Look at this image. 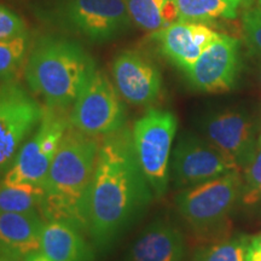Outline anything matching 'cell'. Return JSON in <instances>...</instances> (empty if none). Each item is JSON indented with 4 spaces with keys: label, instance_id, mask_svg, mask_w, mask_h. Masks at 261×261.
Segmentation results:
<instances>
[{
    "label": "cell",
    "instance_id": "obj_1",
    "mask_svg": "<svg viewBox=\"0 0 261 261\" xmlns=\"http://www.w3.org/2000/svg\"><path fill=\"white\" fill-rule=\"evenodd\" d=\"M152 197L136 158L132 129L103 137L86 203L85 233L94 246H112L142 217Z\"/></svg>",
    "mask_w": 261,
    "mask_h": 261
},
{
    "label": "cell",
    "instance_id": "obj_2",
    "mask_svg": "<svg viewBox=\"0 0 261 261\" xmlns=\"http://www.w3.org/2000/svg\"><path fill=\"white\" fill-rule=\"evenodd\" d=\"M99 145L97 137L81 133L69 123L42 184L40 213L45 220L68 221L85 232L87 196Z\"/></svg>",
    "mask_w": 261,
    "mask_h": 261
},
{
    "label": "cell",
    "instance_id": "obj_3",
    "mask_svg": "<svg viewBox=\"0 0 261 261\" xmlns=\"http://www.w3.org/2000/svg\"><path fill=\"white\" fill-rule=\"evenodd\" d=\"M94 69L93 58L76 41L46 35L31 47L24 76L45 106L68 110Z\"/></svg>",
    "mask_w": 261,
    "mask_h": 261
},
{
    "label": "cell",
    "instance_id": "obj_4",
    "mask_svg": "<svg viewBox=\"0 0 261 261\" xmlns=\"http://www.w3.org/2000/svg\"><path fill=\"white\" fill-rule=\"evenodd\" d=\"M69 127V112L45 106L34 132L3 175L2 182L42 189L45 178L63 137Z\"/></svg>",
    "mask_w": 261,
    "mask_h": 261
},
{
    "label": "cell",
    "instance_id": "obj_5",
    "mask_svg": "<svg viewBox=\"0 0 261 261\" xmlns=\"http://www.w3.org/2000/svg\"><path fill=\"white\" fill-rule=\"evenodd\" d=\"M178 128L171 110L150 109L132 128L136 158L155 197L166 194L169 181V160Z\"/></svg>",
    "mask_w": 261,
    "mask_h": 261
},
{
    "label": "cell",
    "instance_id": "obj_6",
    "mask_svg": "<svg viewBox=\"0 0 261 261\" xmlns=\"http://www.w3.org/2000/svg\"><path fill=\"white\" fill-rule=\"evenodd\" d=\"M240 172L227 173L179 192L177 210L196 233L204 236L214 232L233 210L242 194Z\"/></svg>",
    "mask_w": 261,
    "mask_h": 261
},
{
    "label": "cell",
    "instance_id": "obj_7",
    "mask_svg": "<svg viewBox=\"0 0 261 261\" xmlns=\"http://www.w3.org/2000/svg\"><path fill=\"white\" fill-rule=\"evenodd\" d=\"M126 110L115 85L96 68L69 112L73 128L92 137H106L126 127Z\"/></svg>",
    "mask_w": 261,
    "mask_h": 261
},
{
    "label": "cell",
    "instance_id": "obj_8",
    "mask_svg": "<svg viewBox=\"0 0 261 261\" xmlns=\"http://www.w3.org/2000/svg\"><path fill=\"white\" fill-rule=\"evenodd\" d=\"M44 107L14 80L0 84V175L40 122Z\"/></svg>",
    "mask_w": 261,
    "mask_h": 261
},
{
    "label": "cell",
    "instance_id": "obj_9",
    "mask_svg": "<svg viewBox=\"0 0 261 261\" xmlns=\"http://www.w3.org/2000/svg\"><path fill=\"white\" fill-rule=\"evenodd\" d=\"M58 18L75 34L97 44L122 35L132 22L123 0H62Z\"/></svg>",
    "mask_w": 261,
    "mask_h": 261
},
{
    "label": "cell",
    "instance_id": "obj_10",
    "mask_svg": "<svg viewBox=\"0 0 261 261\" xmlns=\"http://www.w3.org/2000/svg\"><path fill=\"white\" fill-rule=\"evenodd\" d=\"M234 171L240 169L205 138L192 133L179 137L171 163L172 179L177 188L195 187Z\"/></svg>",
    "mask_w": 261,
    "mask_h": 261
},
{
    "label": "cell",
    "instance_id": "obj_11",
    "mask_svg": "<svg viewBox=\"0 0 261 261\" xmlns=\"http://www.w3.org/2000/svg\"><path fill=\"white\" fill-rule=\"evenodd\" d=\"M240 69V41L220 34L185 71L192 87L201 92L220 93L231 90Z\"/></svg>",
    "mask_w": 261,
    "mask_h": 261
},
{
    "label": "cell",
    "instance_id": "obj_12",
    "mask_svg": "<svg viewBox=\"0 0 261 261\" xmlns=\"http://www.w3.org/2000/svg\"><path fill=\"white\" fill-rule=\"evenodd\" d=\"M204 138L226 158L243 169L257 146L252 117L243 112L225 110L210 114L202 120Z\"/></svg>",
    "mask_w": 261,
    "mask_h": 261
},
{
    "label": "cell",
    "instance_id": "obj_13",
    "mask_svg": "<svg viewBox=\"0 0 261 261\" xmlns=\"http://www.w3.org/2000/svg\"><path fill=\"white\" fill-rule=\"evenodd\" d=\"M112 74L117 92L132 106H151L161 96L162 75L158 65L139 51L120 52L113 61Z\"/></svg>",
    "mask_w": 261,
    "mask_h": 261
},
{
    "label": "cell",
    "instance_id": "obj_14",
    "mask_svg": "<svg viewBox=\"0 0 261 261\" xmlns=\"http://www.w3.org/2000/svg\"><path fill=\"white\" fill-rule=\"evenodd\" d=\"M220 35L204 23L177 21L161 31L151 33L150 39L169 62L187 71L202 52Z\"/></svg>",
    "mask_w": 261,
    "mask_h": 261
},
{
    "label": "cell",
    "instance_id": "obj_15",
    "mask_svg": "<svg viewBox=\"0 0 261 261\" xmlns=\"http://www.w3.org/2000/svg\"><path fill=\"white\" fill-rule=\"evenodd\" d=\"M185 250L180 230L169 221L156 219L136 238L125 261H184Z\"/></svg>",
    "mask_w": 261,
    "mask_h": 261
},
{
    "label": "cell",
    "instance_id": "obj_16",
    "mask_svg": "<svg viewBox=\"0 0 261 261\" xmlns=\"http://www.w3.org/2000/svg\"><path fill=\"white\" fill-rule=\"evenodd\" d=\"M45 223L40 212L0 213V256L16 260L40 250Z\"/></svg>",
    "mask_w": 261,
    "mask_h": 261
},
{
    "label": "cell",
    "instance_id": "obj_17",
    "mask_svg": "<svg viewBox=\"0 0 261 261\" xmlns=\"http://www.w3.org/2000/svg\"><path fill=\"white\" fill-rule=\"evenodd\" d=\"M83 231L63 220H48L41 233L40 252L48 261H93L92 247Z\"/></svg>",
    "mask_w": 261,
    "mask_h": 261
},
{
    "label": "cell",
    "instance_id": "obj_18",
    "mask_svg": "<svg viewBox=\"0 0 261 261\" xmlns=\"http://www.w3.org/2000/svg\"><path fill=\"white\" fill-rule=\"evenodd\" d=\"M130 21L143 31L155 33L179 21L173 0H123Z\"/></svg>",
    "mask_w": 261,
    "mask_h": 261
},
{
    "label": "cell",
    "instance_id": "obj_19",
    "mask_svg": "<svg viewBox=\"0 0 261 261\" xmlns=\"http://www.w3.org/2000/svg\"><path fill=\"white\" fill-rule=\"evenodd\" d=\"M178 10L179 21L205 22L218 18H234L238 9L249 0H173Z\"/></svg>",
    "mask_w": 261,
    "mask_h": 261
},
{
    "label": "cell",
    "instance_id": "obj_20",
    "mask_svg": "<svg viewBox=\"0 0 261 261\" xmlns=\"http://www.w3.org/2000/svg\"><path fill=\"white\" fill-rule=\"evenodd\" d=\"M42 197L44 190L40 188L0 181V213L40 212Z\"/></svg>",
    "mask_w": 261,
    "mask_h": 261
},
{
    "label": "cell",
    "instance_id": "obj_21",
    "mask_svg": "<svg viewBox=\"0 0 261 261\" xmlns=\"http://www.w3.org/2000/svg\"><path fill=\"white\" fill-rule=\"evenodd\" d=\"M29 33L0 41V81H10L25 65L31 51Z\"/></svg>",
    "mask_w": 261,
    "mask_h": 261
},
{
    "label": "cell",
    "instance_id": "obj_22",
    "mask_svg": "<svg viewBox=\"0 0 261 261\" xmlns=\"http://www.w3.org/2000/svg\"><path fill=\"white\" fill-rule=\"evenodd\" d=\"M250 236L237 234L231 238L198 248L192 261H246Z\"/></svg>",
    "mask_w": 261,
    "mask_h": 261
},
{
    "label": "cell",
    "instance_id": "obj_23",
    "mask_svg": "<svg viewBox=\"0 0 261 261\" xmlns=\"http://www.w3.org/2000/svg\"><path fill=\"white\" fill-rule=\"evenodd\" d=\"M243 187L241 200L244 205L252 207L261 203V138L252 159L243 168Z\"/></svg>",
    "mask_w": 261,
    "mask_h": 261
},
{
    "label": "cell",
    "instance_id": "obj_24",
    "mask_svg": "<svg viewBox=\"0 0 261 261\" xmlns=\"http://www.w3.org/2000/svg\"><path fill=\"white\" fill-rule=\"evenodd\" d=\"M242 25L248 47L254 55L261 57V6L244 12Z\"/></svg>",
    "mask_w": 261,
    "mask_h": 261
},
{
    "label": "cell",
    "instance_id": "obj_25",
    "mask_svg": "<svg viewBox=\"0 0 261 261\" xmlns=\"http://www.w3.org/2000/svg\"><path fill=\"white\" fill-rule=\"evenodd\" d=\"M27 32V24L23 18L8 6L0 4V41L18 37Z\"/></svg>",
    "mask_w": 261,
    "mask_h": 261
},
{
    "label": "cell",
    "instance_id": "obj_26",
    "mask_svg": "<svg viewBox=\"0 0 261 261\" xmlns=\"http://www.w3.org/2000/svg\"><path fill=\"white\" fill-rule=\"evenodd\" d=\"M246 261H261V232L250 238Z\"/></svg>",
    "mask_w": 261,
    "mask_h": 261
},
{
    "label": "cell",
    "instance_id": "obj_27",
    "mask_svg": "<svg viewBox=\"0 0 261 261\" xmlns=\"http://www.w3.org/2000/svg\"><path fill=\"white\" fill-rule=\"evenodd\" d=\"M10 261H48V260L47 257L40 252V250H38V252L28 254V255H25L23 257H19V259L10 260Z\"/></svg>",
    "mask_w": 261,
    "mask_h": 261
},
{
    "label": "cell",
    "instance_id": "obj_28",
    "mask_svg": "<svg viewBox=\"0 0 261 261\" xmlns=\"http://www.w3.org/2000/svg\"><path fill=\"white\" fill-rule=\"evenodd\" d=\"M257 79H259L260 84H261V65L259 67V69H257Z\"/></svg>",
    "mask_w": 261,
    "mask_h": 261
},
{
    "label": "cell",
    "instance_id": "obj_29",
    "mask_svg": "<svg viewBox=\"0 0 261 261\" xmlns=\"http://www.w3.org/2000/svg\"><path fill=\"white\" fill-rule=\"evenodd\" d=\"M0 261H10V260L5 259V257H2V256H0Z\"/></svg>",
    "mask_w": 261,
    "mask_h": 261
},
{
    "label": "cell",
    "instance_id": "obj_30",
    "mask_svg": "<svg viewBox=\"0 0 261 261\" xmlns=\"http://www.w3.org/2000/svg\"><path fill=\"white\" fill-rule=\"evenodd\" d=\"M259 6H261V0H259Z\"/></svg>",
    "mask_w": 261,
    "mask_h": 261
}]
</instances>
